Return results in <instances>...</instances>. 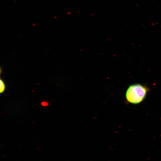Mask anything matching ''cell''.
Instances as JSON below:
<instances>
[{
	"label": "cell",
	"mask_w": 161,
	"mask_h": 161,
	"mask_svg": "<svg viewBox=\"0 0 161 161\" xmlns=\"http://www.w3.org/2000/svg\"><path fill=\"white\" fill-rule=\"evenodd\" d=\"M148 90L146 86L141 84L132 85L128 87L126 92V99L131 103H139L144 99Z\"/></svg>",
	"instance_id": "cell-1"
},
{
	"label": "cell",
	"mask_w": 161,
	"mask_h": 161,
	"mask_svg": "<svg viewBox=\"0 0 161 161\" xmlns=\"http://www.w3.org/2000/svg\"><path fill=\"white\" fill-rule=\"evenodd\" d=\"M6 89V85L4 80L0 78V93L4 92Z\"/></svg>",
	"instance_id": "cell-2"
},
{
	"label": "cell",
	"mask_w": 161,
	"mask_h": 161,
	"mask_svg": "<svg viewBox=\"0 0 161 161\" xmlns=\"http://www.w3.org/2000/svg\"><path fill=\"white\" fill-rule=\"evenodd\" d=\"M41 105L42 106H47V103H46V102H44L42 103Z\"/></svg>",
	"instance_id": "cell-3"
},
{
	"label": "cell",
	"mask_w": 161,
	"mask_h": 161,
	"mask_svg": "<svg viewBox=\"0 0 161 161\" xmlns=\"http://www.w3.org/2000/svg\"><path fill=\"white\" fill-rule=\"evenodd\" d=\"M2 72V68L0 66V75H1Z\"/></svg>",
	"instance_id": "cell-4"
}]
</instances>
